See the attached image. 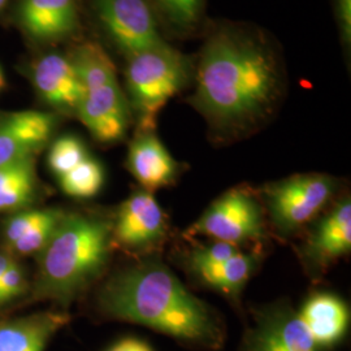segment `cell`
Wrapping results in <instances>:
<instances>
[{"instance_id": "cell-20", "label": "cell", "mask_w": 351, "mask_h": 351, "mask_svg": "<svg viewBox=\"0 0 351 351\" xmlns=\"http://www.w3.org/2000/svg\"><path fill=\"white\" fill-rule=\"evenodd\" d=\"M69 59L85 91L117 80L114 64L98 43L81 45Z\"/></svg>"}, {"instance_id": "cell-1", "label": "cell", "mask_w": 351, "mask_h": 351, "mask_svg": "<svg viewBox=\"0 0 351 351\" xmlns=\"http://www.w3.org/2000/svg\"><path fill=\"white\" fill-rule=\"evenodd\" d=\"M190 103L213 134L236 138L272 116L284 91L282 68L274 45L247 26L226 24L206 39Z\"/></svg>"}, {"instance_id": "cell-14", "label": "cell", "mask_w": 351, "mask_h": 351, "mask_svg": "<svg viewBox=\"0 0 351 351\" xmlns=\"http://www.w3.org/2000/svg\"><path fill=\"white\" fill-rule=\"evenodd\" d=\"M33 81L42 99L62 112L75 113L85 93L71 59L59 53L38 60Z\"/></svg>"}, {"instance_id": "cell-23", "label": "cell", "mask_w": 351, "mask_h": 351, "mask_svg": "<svg viewBox=\"0 0 351 351\" xmlns=\"http://www.w3.org/2000/svg\"><path fill=\"white\" fill-rule=\"evenodd\" d=\"M88 156V150L81 139L75 136H63L51 145L47 160L51 171L58 177H62Z\"/></svg>"}, {"instance_id": "cell-9", "label": "cell", "mask_w": 351, "mask_h": 351, "mask_svg": "<svg viewBox=\"0 0 351 351\" xmlns=\"http://www.w3.org/2000/svg\"><path fill=\"white\" fill-rule=\"evenodd\" d=\"M52 113L25 110L0 112V168L36 158L56 128Z\"/></svg>"}, {"instance_id": "cell-17", "label": "cell", "mask_w": 351, "mask_h": 351, "mask_svg": "<svg viewBox=\"0 0 351 351\" xmlns=\"http://www.w3.org/2000/svg\"><path fill=\"white\" fill-rule=\"evenodd\" d=\"M20 20L38 39L66 37L75 32L78 23L75 0H24L20 7Z\"/></svg>"}, {"instance_id": "cell-8", "label": "cell", "mask_w": 351, "mask_h": 351, "mask_svg": "<svg viewBox=\"0 0 351 351\" xmlns=\"http://www.w3.org/2000/svg\"><path fill=\"white\" fill-rule=\"evenodd\" d=\"M167 236V219L152 193L138 189L126 199L112 220L113 245L133 254L159 249Z\"/></svg>"}, {"instance_id": "cell-28", "label": "cell", "mask_w": 351, "mask_h": 351, "mask_svg": "<svg viewBox=\"0 0 351 351\" xmlns=\"http://www.w3.org/2000/svg\"><path fill=\"white\" fill-rule=\"evenodd\" d=\"M335 14L342 43L349 47L351 43V0H335Z\"/></svg>"}, {"instance_id": "cell-31", "label": "cell", "mask_w": 351, "mask_h": 351, "mask_svg": "<svg viewBox=\"0 0 351 351\" xmlns=\"http://www.w3.org/2000/svg\"><path fill=\"white\" fill-rule=\"evenodd\" d=\"M4 82H5V80H4V75H3V71H1V68H0V90L3 88V86H4Z\"/></svg>"}, {"instance_id": "cell-2", "label": "cell", "mask_w": 351, "mask_h": 351, "mask_svg": "<svg viewBox=\"0 0 351 351\" xmlns=\"http://www.w3.org/2000/svg\"><path fill=\"white\" fill-rule=\"evenodd\" d=\"M101 311L181 342L219 348L224 332L213 308L163 263L146 261L113 276L99 294Z\"/></svg>"}, {"instance_id": "cell-33", "label": "cell", "mask_w": 351, "mask_h": 351, "mask_svg": "<svg viewBox=\"0 0 351 351\" xmlns=\"http://www.w3.org/2000/svg\"><path fill=\"white\" fill-rule=\"evenodd\" d=\"M7 1H8V0H0V10L7 4Z\"/></svg>"}, {"instance_id": "cell-30", "label": "cell", "mask_w": 351, "mask_h": 351, "mask_svg": "<svg viewBox=\"0 0 351 351\" xmlns=\"http://www.w3.org/2000/svg\"><path fill=\"white\" fill-rule=\"evenodd\" d=\"M14 263L16 259L11 252L0 251V277L3 276Z\"/></svg>"}, {"instance_id": "cell-25", "label": "cell", "mask_w": 351, "mask_h": 351, "mask_svg": "<svg viewBox=\"0 0 351 351\" xmlns=\"http://www.w3.org/2000/svg\"><path fill=\"white\" fill-rule=\"evenodd\" d=\"M52 208H34L29 207L10 213L8 217L3 221L1 226V241L8 250L13 243H16L27 232L40 224L49 215Z\"/></svg>"}, {"instance_id": "cell-32", "label": "cell", "mask_w": 351, "mask_h": 351, "mask_svg": "<svg viewBox=\"0 0 351 351\" xmlns=\"http://www.w3.org/2000/svg\"><path fill=\"white\" fill-rule=\"evenodd\" d=\"M7 302L4 300V295H3V291H1V289H0V306H3V304H5Z\"/></svg>"}, {"instance_id": "cell-7", "label": "cell", "mask_w": 351, "mask_h": 351, "mask_svg": "<svg viewBox=\"0 0 351 351\" xmlns=\"http://www.w3.org/2000/svg\"><path fill=\"white\" fill-rule=\"evenodd\" d=\"M94 8L106 33L126 58L168 43L147 0H94Z\"/></svg>"}, {"instance_id": "cell-16", "label": "cell", "mask_w": 351, "mask_h": 351, "mask_svg": "<svg viewBox=\"0 0 351 351\" xmlns=\"http://www.w3.org/2000/svg\"><path fill=\"white\" fill-rule=\"evenodd\" d=\"M298 315L320 349L336 345L345 336L350 320L346 303L330 293L311 295Z\"/></svg>"}, {"instance_id": "cell-15", "label": "cell", "mask_w": 351, "mask_h": 351, "mask_svg": "<svg viewBox=\"0 0 351 351\" xmlns=\"http://www.w3.org/2000/svg\"><path fill=\"white\" fill-rule=\"evenodd\" d=\"M68 323V315L53 311L0 322V351H45Z\"/></svg>"}, {"instance_id": "cell-29", "label": "cell", "mask_w": 351, "mask_h": 351, "mask_svg": "<svg viewBox=\"0 0 351 351\" xmlns=\"http://www.w3.org/2000/svg\"><path fill=\"white\" fill-rule=\"evenodd\" d=\"M108 351H152V349L141 339H125L114 343Z\"/></svg>"}, {"instance_id": "cell-18", "label": "cell", "mask_w": 351, "mask_h": 351, "mask_svg": "<svg viewBox=\"0 0 351 351\" xmlns=\"http://www.w3.org/2000/svg\"><path fill=\"white\" fill-rule=\"evenodd\" d=\"M39 193L36 158L0 168V213L33 207Z\"/></svg>"}, {"instance_id": "cell-10", "label": "cell", "mask_w": 351, "mask_h": 351, "mask_svg": "<svg viewBox=\"0 0 351 351\" xmlns=\"http://www.w3.org/2000/svg\"><path fill=\"white\" fill-rule=\"evenodd\" d=\"M350 250L351 202L345 197L319 219L308 233L302 246V261L310 272L319 275Z\"/></svg>"}, {"instance_id": "cell-6", "label": "cell", "mask_w": 351, "mask_h": 351, "mask_svg": "<svg viewBox=\"0 0 351 351\" xmlns=\"http://www.w3.org/2000/svg\"><path fill=\"white\" fill-rule=\"evenodd\" d=\"M264 234L263 207L246 189L226 191L186 230L188 237H208L237 246Z\"/></svg>"}, {"instance_id": "cell-22", "label": "cell", "mask_w": 351, "mask_h": 351, "mask_svg": "<svg viewBox=\"0 0 351 351\" xmlns=\"http://www.w3.org/2000/svg\"><path fill=\"white\" fill-rule=\"evenodd\" d=\"M64 193L75 198H91L101 190L104 172L101 163L88 156L73 169L59 177Z\"/></svg>"}, {"instance_id": "cell-11", "label": "cell", "mask_w": 351, "mask_h": 351, "mask_svg": "<svg viewBox=\"0 0 351 351\" xmlns=\"http://www.w3.org/2000/svg\"><path fill=\"white\" fill-rule=\"evenodd\" d=\"M75 114L91 136L103 143H113L125 137L132 110L119 81L86 90Z\"/></svg>"}, {"instance_id": "cell-27", "label": "cell", "mask_w": 351, "mask_h": 351, "mask_svg": "<svg viewBox=\"0 0 351 351\" xmlns=\"http://www.w3.org/2000/svg\"><path fill=\"white\" fill-rule=\"evenodd\" d=\"M0 289L7 303L25 294L27 290L25 269L17 262L13 264L7 272L0 277Z\"/></svg>"}, {"instance_id": "cell-21", "label": "cell", "mask_w": 351, "mask_h": 351, "mask_svg": "<svg viewBox=\"0 0 351 351\" xmlns=\"http://www.w3.org/2000/svg\"><path fill=\"white\" fill-rule=\"evenodd\" d=\"M156 19L175 34H190L201 24L206 0H147Z\"/></svg>"}, {"instance_id": "cell-24", "label": "cell", "mask_w": 351, "mask_h": 351, "mask_svg": "<svg viewBox=\"0 0 351 351\" xmlns=\"http://www.w3.org/2000/svg\"><path fill=\"white\" fill-rule=\"evenodd\" d=\"M65 211L52 208L50 215L36 228H33L30 232H27L24 237L19 239L16 243L8 249V252H11L13 256H30L36 255L45 249V246L49 243L55 229L60 220L63 219Z\"/></svg>"}, {"instance_id": "cell-13", "label": "cell", "mask_w": 351, "mask_h": 351, "mask_svg": "<svg viewBox=\"0 0 351 351\" xmlns=\"http://www.w3.org/2000/svg\"><path fill=\"white\" fill-rule=\"evenodd\" d=\"M126 167L142 189L150 193L172 185L181 171V164L167 150L155 130L137 132L129 146Z\"/></svg>"}, {"instance_id": "cell-5", "label": "cell", "mask_w": 351, "mask_h": 351, "mask_svg": "<svg viewBox=\"0 0 351 351\" xmlns=\"http://www.w3.org/2000/svg\"><path fill=\"white\" fill-rule=\"evenodd\" d=\"M336 188V180L323 173L291 176L268 185L264 203L272 226L282 236L300 232L326 207Z\"/></svg>"}, {"instance_id": "cell-3", "label": "cell", "mask_w": 351, "mask_h": 351, "mask_svg": "<svg viewBox=\"0 0 351 351\" xmlns=\"http://www.w3.org/2000/svg\"><path fill=\"white\" fill-rule=\"evenodd\" d=\"M112 247L111 219L97 213H65L37 255L34 297L68 306L101 276Z\"/></svg>"}, {"instance_id": "cell-12", "label": "cell", "mask_w": 351, "mask_h": 351, "mask_svg": "<svg viewBox=\"0 0 351 351\" xmlns=\"http://www.w3.org/2000/svg\"><path fill=\"white\" fill-rule=\"evenodd\" d=\"M249 351H320L298 313L287 304L263 310L246 336Z\"/></svg>"}, {"instance_id": "cell-26", "label": "cell", "mask_w": 351, "mask_h": 351, "mask_svg": "<svg viewBox=\"0 0 351 351\" xmlns=\"http://www.w3.org/2000/svg\"><path fill=\"white\" fill-rule=\"evenodd\" d=\"M239 246L228 242H215L213 245L199 246L190 252L188 263L194 274L224 263L228 259L237 255Z\"/></svg>"}, {"instance_id": "cell-19", "label": "cell", "mask_w": 351, "mask_h": 351, "mask_svg": "<svg viewBox=\"0 0 351 351\" xmlns=\"http://www.w3.org/2000/svg\"><path fill=\"white\" fill-rule=\"evenodd\" d=\"M258 263L259 256L255 252L245 254L241 251L224 263L199 271L195 275L207 287L237 300Z\"/></svg>"}, {"instance_id": "cell-4", "label": "cell", "mask_w": 351, "mask_h": 351, "mask_svg": "<svg viewBox=\"0 0 351 351\" xmlns=\"http://www.w3.org/2000/svg\"><path fill=\"white\" fill-rule=\"evenodd\" d=\"M193 75L191 59L169 43L128 58L126 98L137 119L138 132L155 130L164 106L185 88Z\"/></svg>"}]
</instances>
